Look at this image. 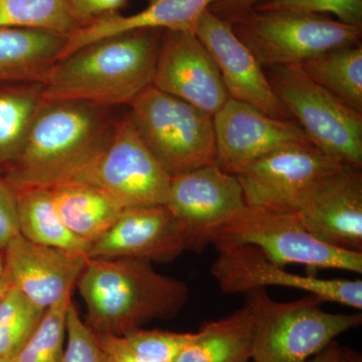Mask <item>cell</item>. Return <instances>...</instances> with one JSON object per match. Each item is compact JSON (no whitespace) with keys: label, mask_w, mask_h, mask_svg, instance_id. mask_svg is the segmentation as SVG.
Segmentation results:
<instances>
[{"label":"cell","mask_w":362,"mask_h":362,"mask_svg":"<svg viewBox=\"0 0 362 362\" xmlns=\"http://www.w3.org/2000/svg\"><path fill=\"white\" fill-rule=\"evenodd\" d=\"M116 107L78 100H45L13 168L4 180L14 188L71 182L104 148L119 115Z\"/></svg>","instance_id":"6da1fadb"},{"label":"cell","mask_w":362,"mask_h":362,"mask_svg":"<svg viewBox=\"0 0 362 362\" xmlns=\"http://www.w3.org/2000/svg\"><path fill=\"white\" fill-rule=\"evenodd\" d=\"M162 33L141 28L117 33L59 59L44 81V99L129 106L152 85Z\"/></svg>","instance_id":"7a4b0ae2"},{"label":"cell","mask_w":362,"mask_h":362,"mask_svg":"<svg viewBox=\"0 0 362 362\" xmlns=\"http://www.w3.org/2000/svg\"><path fill=\"white\" fill-rule=\"evenodd\" d=\"M76 287L87 308L85 323L98 334L116 337L153 319L173 318L189 299L182 281L144 259L88 258Z\"/></svg>","instance_id":"3957f363"},{"label":"cell","mask_w":362,"mask_h":362,"mask_svg":"<svg viewBox=\"0 0 362 362\" xmlns=\"http://www.w3.org/2000/svg\"><path fill=\"white\" fill-rule=\"evenodd\" d=\"M246 295L254 314L255 362H307L362 323L361 313L324 310L325 301L310 293L290 302L275 301L266 289Z\"/></svg>","instance_id":"277c9868"},{"label":"cell","mask_w":362,"mask_h":362,"mask_svg":"<svg viewBox=\"0 0 362 362\" xmlns=\"http://www.w3.org/2000/svg\"><path fill=\"white\" fill-rule=\"evenodd\" d=\"M128 107L140 139L171 177L216 163L214 118L206 112L153 85Z\"/></svg>","instance_id":"5b68a950"},{"label":"cell","mask_w":362,"mask_h":362,"mask_svg":"<svg viewBox=\"0 0 362 362\" xmlns=\"http://www.w3.org/2000/svg\"><path fill=\"white\" fill-rule=\"evenodd\" d=\"M230 23L263 68L301 65L361 40V28L322 14L252 9Z\"/></svg>","instance_id":"8992f818"},{"label":"cell","mask_w":362,"mask_h":362,"mask_svg":"<svg viewBox=\"0 0 362 362\" xmlns=\"http://www.w3.org/2000/svg\"><path fill=\"white\" fill-rule=\"evenodd\" d=\"M268 69L281 103L315 148L362 168V113L312 81L299 65Z\"/></svg>","instance_id":"52a82bcc"},{"label":"cell","mask_w":362,"mask_h":362,"mask_svg":"<svg viewBox=\"0 0 362 362\" xmlns=\"http://www.w3.org/2000/svg\"><path fill=\"white\" fill-rule=\"evenodd\" d=\"M251 245L281 267L300 265L362 273V252L345 251L315 239L298 213L246 206L214 235L211 244Z\"/></svg>","instance_id":"ba28073f"},{"label":"cell","mask_w":362,"mask_h":362,"mask_svg":"<svg viewBox=\"0 0 362 362\" xmlns=\"http://www.w3.org/2000/svg\"><path fill=\"white\" fill-rule=\"evenodd\" d=\"M71 182L102 188L126 207L165 204L171 176L152 156L127 114L117 119L99 156Z\"/></svg>","instance_id":"9c48e42d"},{"label":"cell","mask_w":362,"mask_h":362,"mask_svg":"<svg viewBox=\"0 0 362 362\" xmlns=\"http://www.w3.org/2000/svg\"><path fill=\"white\" fill-rule=\"evenodd\" d=\"M214 246L218 257L211 265V275L225 294H246L267 287L291 288L316 295L325 302L362 309L361 280L297 275L273 263L251 245L216 243Z\"/></svg>","instance_id":"30bf717a"},{"label":"cell","mask_w":362,"mask_h":362,"mask_svg":"<svg viewBox=\"0 0 362 362\" xmlns=\"http://www.w3.org/2000/svg\"><path fill=\"white\" fill-rule=\"evenodd\" d=\"M165 206L182 226L188 251H201L247 204L237 176L214 163L173 176Z\"/></svg>","instance_id":"8fae6325"},{"label":"cell","mask_w":362,"mask_h":362,"mask_svg":"<svg viewBox=\"0 0 362 362\" xmlns=\"http://www.w3.org/2000/svg\"><path fill=\"white\" fill-rule=\"evenodd\" d=\"M344 165L314 146L290 147L252 162L235 176L247 206L298 213L317 185Z\"/></svg>","instance_id":"7c38bea8"},{"label":"cell","mask_w":362,"mask_h":362,"mask_svg":"<svg viewBox=\"0 0 362 362\" xmlns=\"http://www.w3.org/2000/svg\"><path fill=\"white\" fill-rule=\"evenodd\" d=\"M213 118L216 164L230 175L278 150L313 146L293 119L274 118L230 98Z\"/></svg>","instance_id":"4fadbf2b"},{"label":"cell","mask_w":362,"mask_h":362,"mask_svg":"<svg viewBox=\"0 0 362 362\" xmlns=\"http://www.w3.org/2000/svg\"><path fill=\"white\" fill-rule=\"evenodd\" d=\"M152 85L211 116L228 99L216 62L194 30H163Z\"/></svg>","instance_id":"5bb4252c"},{"label":"cell","mask_w":362,"mask_h":362,"mask_svg":"<svg viewBox=\"0 0 362 362\" xmlns=\"http://www.w3.org/2000/svg\"><path fill=\"white\" fill-rule=\"evenodd\" d=\"M192 30L216 62L228 98L251 105L274 118L292 119L263 66L233 32L230 23L207 9Z\"/></svg>","instance_id":"9a60e30c"},{"label":"cell","mask_w":362,"mask_h":362,"mask_svg":"<svg viewBox=\"0 0 362 362\" xmlns=\"http://www.w3.org/2000/svg\"><path fill=\"white\" fill-rule=\"evenodd\" d=\"M2 252L9 285L44 310L73 293L88 259L87 254L35 244L21 233Z\"/></svg>","instance_id":"2e32d148"},{"label":"cell","mask_w":362,"mask_h":362,"mask_svg":"<svg viewBox=\"0 0 362 362\" xmlns=\"http://www.w3.org/2000/svg\"><path fill=\"white\" fill-rule=\"evenodd\" d=\"M188 251L182 226L165 204L126 207L116 223L95 240L90 259L169 262Z\"/></svg>","instance_id":"e0dca14e"},{"label":"cell","mask_w":362,"mask_h":362,"mask_svg":"<svg viewBox=\"0 0 362 362\" xmlns=\"http://www.w3.org/2000/svg\"><path fill=\"white\" fill-rule=\"evenodd\" d=\"M298 214L315 239L337 249L362 252L361 168L344 165L326 176Z\"/></svg>","instance_id":"ac0fdd59"},{"label":"cell","mask_w":362,"mask_h":362,"mask_svg":"<svg viewBox=\"0 0 362 362\" xmlns=\"http://www.w3.org/2000/svg\"><path fill=\"white\" fill-rule=\"evenodd\" d=\"M220 0H151L148 6L132 16L106 14L69 35L64 57L80 47L128 30L156 28L162 30H192L202 14Z\"/></svg>","instance_id":"d6986e66"},{"label":"cell","mask_w":362,"mask_h":362,"mask_svg":"<svg viewBox=\"0 0 362 362\" xmlns=\"http://www.w3.org/2000/svg\"><path fill=\"white\" fill-rule=\"evenodd\" d=\"M68 37L40 28H0V83L44 82Z\"/></svg>","instance_id":"ffe728a7"},{"label":"cell","mask_w":362,"mask_h":362,"mask_svg":"<svg viewBox=\"0 0 362 362\" xmlns=\"http://www.w3.org/2000/svg\"><path fill=\"white\" fill-rule=\"evenodd\" d=\"M51 190L66 228L90 246L116 223L126 209L106 190L88 183L69 182Z\"/></svg>","instance_id":"44dd1931"},{"label":"cell","mask_w":362,"mask_h":362,"mask_svg":"<svg viewBox=\"0 0 362 362\" xmlns=\"http://www.w3.org/2000/svg\"><path fill=\"white\" fill-rule=\"evenodd\" d=\"M252 340L254 314L246 300L230 315L204 324L175 362H249Z\"/></svg>","instance_id":"7402d4cb"},{"label":"cell","mask_w":362,"mask_h":362,"mask_svg":"<svg viewBox=\"0 0 362 362\" xmlns=\"http://www.w3.org/2000/svg\"><path fill=\"white\" fill-rule=\"evenodd\" d=\"M42 102L44 82L0 83V177L20 158Z\"/></svg>","instance_id":"603a6c76"},{"label":"cell","mask_w":362,"mask_h":362,"mask_svg":"<svg viewBox=\"0 0 362 362\" xmlns=\"http://www.w3.org/2000/svg\"><path fill=\"white\" fill-rule=\"evenodd\" d=\"M14 188V187H13ZM20 233L35 244L87 254L90 245L66 228L51 188H14Z\"/></svg>","instance_id":"cb8c5ba5"},{"label":"cell","mask_w":362,"mask_h":362,"mask_svg":"<svg viewBox=\"0 0 362 362\" xmlns=\"http://www.w3.org/2000/svg\"><path fill=\"white\" fill-rule=\"evenodd\" d=\"M302 70L350 108L362 113L361 45L338 47L307 59Z\"/></svg>","instance_id":"d4e9b609"},{"label":"cell","mask_w":362,"mask_h":362,"mask_svg":"<svg viewBox=\"0 0 362 362\" xmlns=\"http://www.w3.org/2000/svg\"><path fill=\"white\" fill-rule=\"evenodd\" d=\"M84 26L71 0H0V28H40L71 35Z\"/></svg>","instance_id":"484cf974"},{"label":"cell","mask_w":362,"mask_h":362,"mask_svg":"<svg viewBox=\"0 0 362 362\" xmlns=\"http://www.w3.org/2000/svg\"><path fill=\"white\" fill-rule=\"evenodd\" d=\"M45 311L11 286L0 297V356H16L37 329Z\"/></svg>","instance_id":"4316f807"},{"label":"cell","mask_w":362,"mask_h":362,"mask_svg":"<svg viewBox=\"0 0 362 362\" xmlns=\"http://www.w3.org/2000/svg\"><path fill=\"white\" fill-rule=\"evenodd\" d=\"M71 297V294L66 295L45 311L33 337L8 362H63L66 317Z\"/></svg>","instance_id":"83f0119b"},{"label":"cell","mask_w":362,"mask_h":362,"mask_svg":"<svg viewBox=\"0 0 362 362\" xmlns=\"http://www.w3.org/2000/svg\"><path fill=\"white\" fill-rule=\"evenodd\" d=\"M126 345L138 356L159 362H175L194 333H177L140 328L123 335Z\"/></svg>","instance_id":"f1b7e54d"},{"label":"cell","mask_w":362,"mask_h":362,"mask_svg":"<svg viewBox=\"0 0 362 362\" xmlns=\"http://www.w3.org/2000/svg\"><path fill=\"white\" fill-rule=\"evenodd\" d=\"M252 9L331 14L335 20L362 28V0H268Z\"/></svg>","instance_id":"f546056e"},{"label":"cell","mask_w":362,"mask_h":362,"mask_svg":"<svg viewBox=\"0 0 362 362\" xmlns=\"http://www.w3.org/2000/svg\"><path fill=\"white\" fill-rule=\"evenodd\" d=\"M66 337L63 362H108L96 333L82 320L73 302L66 312Z\"/></svg>","instance_id":"4dcf8cb0"},{"label":"cell","mask_w":362,"mask_h":362,"mask_svg":"<svg viewBox=\"0 0 362 362\" xmlns=\"http://www.w3.org/2000/svg\"><path fill=\"white\" fill-rule=\"evenodd\" d=\"M20 235L16 190L0 177V251Z\"/></svg>","instance_id":"1f68e13d"},{"label":"cell","mask_w":362,"mask_h":362,"mask_svg":"<svg viewBox=\"0 0 362 362\" xmlns=\"http://www.w3.org/2000/svg\"><path fill=\"white\" fill-rule=\"evenodd\" d=\"M71 2L78 18L88 25L100 16L118 13V9L125 6L126 0H71Z\"/></svg>","instance_id":"d6a6232c"},{"label":"cell","mask_w":362,"mask_h":362,"mask_svg":"<svg viewBox=\"0 0 362 362\" xmlns=\"http://www.w3.org/2000/svg\"><path fill=\"white\" fill-rule=\"evenodd\" d=\"M96 335L108 362H159L136 354L126 345L122 337L98 333Z\"/></svg>","instance_id":"836d02e7"},{"label":"cell","mask_w":362,"mask_h":362,"mask_svg":"<svg viewBox=\"0 0 362 362\" xmlns=\"http://www.w3.org/2000/svg\"><path fill=\"white\" fill-rule=\"evenodd\" d=\"M268 0H220L209 11L226 21H232Z\"/></svg>","instance_id":"e575fe53"},{"label":"cell","mask_w":362,"mask_h":362,"mask_svg":"<svg viewBox=\"0 0 362 362\" xmlns=\"http://www.w3.org/2000/svg\"><path fill=\"white\" fill-rule=\"evenodd\" d=\"M307 362H346L343 356L342 347L337 341H332L323 350Z\"/></svg>","instance_id":"d590c367"},{"label":"cell","mask_w":362,"mask_h":362,"mask_svg":"<svg viewBox=\"0 0 362 362\" xmlns=\"http://www.w3.org/2000/svg\"><path fill=\"white\" fill-rule=\"evenodd\" d=\"M11 287L9 285L8 281L6 280V277H2L0 279V297L6 293V290Z\"/></svg>","instance_id":"8d00e7d4"},{"label":"cell","mask_w":362,"mask_h":362,"mask_svg":"<svg viewBox=\"0 0 362 362\" xmlns=\"http://www.w3.org/2000/svg\"><path fill=\"white\" fill-rule=\"evenodd\" d=\"M4 275V252L0 251V279Z\"/></svg>","instance_id":"74e56055"},{"label":"cell","mask_w":362,"mask_h":362,"mask_svg":"<svg viewBox=\"0 0 362 362\" xmlns=\"http://www.w3.org/2000/svg\"><path fill=\"white\" fill-rule=\"evenodd\" d=\"M9 358L0 356V362H8Z\"/></svg>","instance_id":"f35d334b"},{"label":"cell","mask_w":362,"mask_h":362,"mask_svg":"<svg viewBox=\"0 0 362 362\" xmlns=\"http://www.w3.org/2000/svg\"><path fill=\"white\" fill-rule=\"evenodd\" d=\"M252 362H255V361H252Z\"/></svg>","instance_id":"ab89813d"}]
</instances>
